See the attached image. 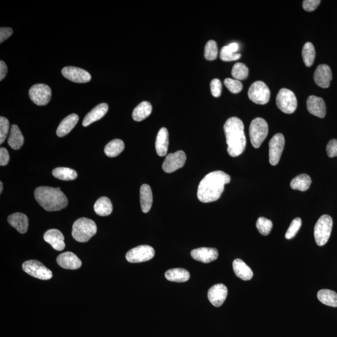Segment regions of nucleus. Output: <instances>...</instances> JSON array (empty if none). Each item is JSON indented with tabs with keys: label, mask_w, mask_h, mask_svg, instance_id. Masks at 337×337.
<instances>
[{
	"label": "nucleus",
	"mask_w": 337,
	"mask_h": 337,
	"mask_svg": "<svg viewBox=\"0 0 337 337\" xmlns=\"http://www.w3.org/2000/svg\"><path fill=\"white\" fill-rule=\"evenodd\" d=\"M231 182V177L222 170H216L206 175L199 183L198 198L203 203L214 202L220 198L225 184Z\"/></svg>",
	"instance_id": "nucleus-1"
},
{
	"label": "nucleus",
	"mask_w": 337,
	"mask_h": 337,
	"mask_svg": "<svg viewBox=\"0 0 337 337\" xmlns=\"http://www.w3.org/2000/svg\"><path fill=\"white\" fill-rule=\"evenodd\" d=\"M224 130L228 154L233 158L241 155L245 150L246 146L243 122L237 117L228 119L224 126Z\"/></svg>",
	"instance_id": "nucleus-2"
},
{
	"label": "nucleus",
	"mask_w": 337,
	"mask_h": 337,
	"mask_svg": "<svg viewBox=\"0 0 337 337\" xmlns=\"http://www.w3.org/2000/svg\"><path fill=\"white\" fill-rule=\"evenodd\" d=\"M35 198L38 203L49 212L63 210L68 204L67 198L59 187H37L35 191Z\"/></svg>",
	"instance_id": "nucleus-3"
},
{
	"label": "nucleus",
	"mask_w": 337,
	"mask_h": 337,
	"mask_svg": "<svg viewBox=\"0 0 337 337\" xmlns=\"http://www.w3.org/2000/svg\"><path fill=\"white\" fill-rule=\"evenodd\" d=\"M97 226L93 220L80 218L73 225L72 236L79 243H86L96 234Z\"/></svg>",
	"instance_id": "nucleus-4"
},
{
	"label": "nucleus",
	"mask_w": 337,
	"mask_h": 337,
	"mask_svg": "<svg viewBox=\"0 0 337 337\" xmlns=\"http://www.w3.org/2000/svg\"><path fill=\"white\" fill-rule=\"evenodd\" d=\"M269 132L266 121L261 118L254 119L251 122L249 127V136L253 148H259L261 144L266 138Z\"/></svg>",
	"instance_id": "nucleus-5"
},
{
	"label": "nucleus",
	"mask_w": 337,
	"mask_h": 337,
	"mask_svg": "<svg viewBox=\"0 0 337 337\" xmlns=\"http://www.w3.org/2000/svg\"><path fill=\"white\" fill-rule=\"evenodd\" d=\"M333 220L329 215H323L319 218L314 227V237L318 246L326 245L331 237Z\"/></svg>",
	"instance_id": "nucleus-6"
},
{
	"label": "nucleus",
	"mask_w": 337,
	"mask_h": 337,
	"mask_svg": "<svg viewBox=\"0 0 337 337\" xmlns=\"http://www.w3.org/2000/svg\"><path fill=\"white\" fill-rule=\"evenodd\" d=\"M277 106L280 110L286 114H293L297 108V100L295 94L291 90H280L276 98Z\"/></svg>",
	"instance_id": "nucleus-7"
},
{
	"label": "nucleus",
	"mask_w": 337,
	"mask_h": 337,
	"mask_svg": "<svg viewBox=\"0 0 337 337\" xmlns=\"http://www.w3.org/2000/svg\"><path fill=\"white\" fill-rule=\"evenodd\" d=\"M24 271L35 278L47 281L53 277V273L42 262L36 260L26 261L22 265Z\"/></svg>",
	"instance_id": "nucleus-8"
},
{
	"label": "nucleus",
	"mask_w": 337,
	"mask_h": 337,
	"mask_svg": "<svg viewBox=\"0 0 337 337\" xmlns=\"http://www.w3.org/2000/svg\"><path fill=\"white\" fill-rule=\"evenodd\" d=\"M248 96L253 103L263 105L269 101L270 92L264 83L258 81L253 83L249 87Z\"/></svg>",
	"instance_id": "nucleus-9"
},
{
	"label": "nucleus",
	"mask_w": 337,
	"mask_h": 337,
	"mask_svg": "<svg viewBox=\"0 0 337 337\" xmlns=\"http://www.w3.org/2000/svg\"><path fill=\"white\" fill-rule=\"evenodd\" d=\"M155 251L148 245L139 246L127 252L126 258L130 263H141L150 260L154 257Z\"/></svg>",
	"instance_id": "nucleus-10"
},
{
	"label": "nucleus",
	"mask_w": 337,
	"mask_h": 337,
	"mask_svg": "<svg viewBox=\"0 0 337 337\" xmlns=\"http://www.w3.org/2000/svg\"><path fill=\"white\" fill-rule=\"evenodd\" d=\"M29 96L31 100L37 105H46L51 100V89L46 84H35L30 89Z\"/></svg>",
	"instance_id": "nucleus-11"
},
{
	"label": "nucleus",
	"mask_w": 337,
	"mask_h": 337,
	"mask_svg": "<svg viewBox=\"0 0 337 337\" xmlns=\"http://www.w3.org/2000/svg\"><path fill=\"white\" fill-rule=\"evenodd\" d=\"M269 162L272 166H276L281 160L285 146L284 135L277 133L272 137L269 142Z\"/></svg>",
	"instance_id": "nucleus-12"
},
{
	"label": "nucleus",
	"mask_w": 337,
	"mask_h": 337,
	"mask_svg": "<svg viewBox=\"0 0 337 337\" xmlns=\"http://www.w3.org/2000/svg\"><path fill=\"white\" fill-rule=\"evenodd\" d=\"M186 155L184 151H178L168 154L164 161L163 169L166 173H172L183 167L186 163Z\"/></svg>",
	"instance_id": "nucleus-13"
},
{
	"label": "nucleus",
	"mask_w": 337,
	"mask_h": 337,
	"mask_svg": "<svg viewBox=\"0 0 337 337\" xmlns=\"http://www.w3.org/2000/svg\"><path fill=\"white\" fill-rule=\"evenodd\" d=\"M61 73L66 79L74 83H86L91 80V76L87 71L74 66H66Z\"/></svg>",
	"instance_id": "nucleus-14"
},
{
	"label": "nucleus",
	"mask_w": 337,
	"mask_h": 337,
	"mask_svg": "<svg viewBox=\"0 0 337 337\" xmlns=\"http://www.w3.org/2000/svg\"><path fill=\"white\" fill-rule=\"evenodd\" d=\"M227 287L222 284H215L208 291V298L210 302L216 307L221 306L227 298Z\"/></svg>",
	"instance_id": "nucleus-15"
},
{
	"label": "nucleus",
	"mask_w": 337,
	"mask_h": 337,
	"mask_svg": "<svg viewBox=\"0 0 337 337\" xmlns=\"http://www.w3.org/2000/svg\"><path fill=\"white\" fill-rule=\"evenodd\" d=\"M191 255L194 260L208 263L217 259L219 253L215 248H201L192 250Z\"/></svg>",
	"instance_id": "nucleus-16"
},
{
	"label": "nucleus",
	"mask_w": 337,
	"mask_h": 337,
	"mask_svg": "<svg viewBox=\"0 0 337 337\" xmlns=\"http://www.w3.org/2000/svg\"><path fill=\"white\" fill-rule=\"evenodd\" d=\"M332 74L328 65H320L315 70L314 80L318 86L322 88H328L331 85Z\"/></svg>",
	"instance_id": "nucleus-17"
},
{
	"label": "nucleus",
	"mask_w": 337,
	"mask_h": 337,
	"mask_svg": "<svg viewBox=\"0 0 337 337\" xmlns=\"http://www.w3.org/2000/svg\"><path fill=\"white\" fill-rule=\"evenodd\" d=\"M57 263L65 269L76 270L82 267V263L74 253L66 252L57 257Z\"/></svg>",
	"instance_id": "nucleus-18"
},
{
	"label": "nucleus",
	"mask_w": 337,
	"mask_h": 337,
	"mask_svg": "<svg viewBox=\"0 0 337 337\" xmlns=\"http://www.w3.org/2000/svg\"><path fill=\"white\" fill-rule=\"evenodd\" d=\"M308 112L320 118H324L326 115V103L321 98L315 96L308 97L307 101Z\"/></svg>",
	"instance_id": "nucleus-19"
},
{
	"label": "nucleus",
	"mask_w": 337,
	"mask_h": 337,
	"mask_svg": "<svg viewBox=\"0 0 337 337\" xmlns=\"http://www.w3.org/2000/svg\"><path fill=\"white\" fill-rule=\"evenodd\" d=\"M44 240L56 251H61L65 248V237L58 229H49L45 232Z\"/></svg>",
	"instance_id": "nucleus-20"
},
{
	"label": "nucleus",
	"mask_w": 337,
	"mask_h": 337,
	"mask_svg": "<svg viewBox=\"0 0 337 337\" xmlns=\"http://www.w3.org/2000/svg\"><path fill=\"white\" fill-rule=\"evenodd\" d=\"M108 105L106 103H101L95 107L94 109H92V110L85 116L84 120H83V126H88L92 124V123L101 120V118L104 117L107 112H108Z\"/></svg>",
	"instance_id": "nucleus-21"
},
{
	"label": "nucleus",
	"mask_w": 337,
	"mask_h": 337,
	"mask_svg": "<svg viewBox=\"0 0 337 337\" xmlns=\"http://www.w3.org/2000/svg\"><path fill=\"white\" fill-rule=\"evenodd\" d=\"M9 224L15 228L21 234H25L28 231V218L23 213L16 212L9 216Z\"/></svg>",
	"instance_id": "nucleus-22"
},
{
	"label": "nucleus",
	"mask_w": 337,
	"mask_h": 337,
	"mask_svg": "<svg viewBox=\"0 0 337 337\" xmlns=\"http://www.w3.org/2000/svg\"><path fill=\"white\" fill-rule=\"evenodd\" d=\"M79 121V116L76 114L69 115L59 124L56 130L57 136L62 137L70 133Z\"/></svg>",
	"instance_id": "nucleus-23"
},
{
	"label": "nucleus",
	"mask_w": 337,
	"mask_h": 337,
	"mask_svg": "<svg viewBox=\"0 0 337 337\" xmlns=\"http://www.w3.org/2000/svg\"><path fill=\"white\" fill-rule=\"evenodd\" d=\"M168 146V132L166 127L159 130L155 144L156 150L161 157L167 154Z\"/></svg>",
	"instance_id": "nucleus-24"
},
{
	"label": "nucleus",
	"mask_w": 337,
	"mask_h": 337,
	"mask_svg": "<svg viewBox=\"0 0 337 337\" xmlns=\"http://www.w3.org/2000/svg\"><path fill=\"white\" fill-rule=\"evenodd\" d=\"M233 269L235 274L243 281H250L253 277V272L251 268L243 260L237 258L233 262Z\"/></svg>",
	"instance_id": "nucleus-25"
},
{
	"label": "nucleus",
	"mask_w": 337,
	"mask_h": 337,
	"mask_svg": "<svg viewBox=\"0 0 337 337\" xmlns=\"http://www.w3.org/2000/svg\"><path fill=\"white\" fill-rule=\"evenodd\" d=\"M140 201L142 212L148 213L151 210L153 201V192L149 185H142L140 189Z\"/></svg>",
	"instance_id": "nucleus-26"
},
{
	"label": "nucleus",
	"mask_w": 337,
	"mask_h": 337,
	"mask_svg": "<svg viewBox=\"0 0 337 337\" xmlns=\"http://www.w3.org/2000/svg\"><path fill=\"white\" fill-rule=\"evenodd\" d=\"M8 143L11 148L18 150L24 144V137L17 125H12L9 132Z\"/></svg>",
	"instance_id": "nucleus-27"
},
{
	"label": "nucleus",
	"mask_w": 337,
	"mask_h": 337,
	"mask_svg": "<svg viewBox=\"0 0 337 337\" xmlns=\"http://www.w3.org/2000/svg\"><path fill=\"white\" fill-rule=\"evenodd\" d=\"M165 277L168 281L181 283L189 281L190 274L186 269L176 268L168 270L166 272Z\"/></svg>",
	"instance_id": "nucleus-28"
},
{
	"label": "nucleus",
	"mask_w": 337,
	"mask_h": 337,
	"mask_svg": "<svg viewBox=\"0 0 337 337\" xmlns=\"http://www.w3.org/2000/svg\"><path fill=\"white\" fill-rule=\"evenodd\" d=\"M94 210L100 216L110 215L113 212V205L110 199L106 197H101L94 205Z\"/></svg>",
	"instance_id": "nucleus-29"
},
{
	"label": "nucleus",
	"mask_w": 337,
	"mask_h": 337,
	"mask_svg": "<svg viewBox=\"0 0 337 337\" xmlns=\"http://www.w3.org/2000/svg\"><path fill=\"white\" fill-rule=\"evenodd\" d=\"M152 106L148 101H142L135 108L132 112V118L136 122H139L145 120L151 115L152 112Z\"/></svg>",
	"instance_id": "nucleus-30"
},
{
	"label": "nucleus",
	"mask_w": 337,
	"mask_h": 337,
	"mask_svg": "<svg viewBox=\"0 0 337 337\" xmlns=\"http://www.w3.org/2000/svg\"><path fill=\"white\" fill-rule=\"evenodd\" d=\"M317 298L323 304L337 307V294L336 292L329 289H322L318 293Z\"/></svg>",
	"instance_id": "nucleus-31"
},
{
	"label": "nucleus",
	"mask_w": 337,
	"mask_h": 337,
	"mask_svg": "<svg viewBox=\"0 0 337 337\" xmlns=\"http://www.w3.org/2000/svg\"><path fill=\"white\" fill-rule=\"evenodd\" d=\"M125 149V143L122 140L116 139L109 142L104 148V153L110 158L120 155Z\"/></svg>",
	"instance_id": "nucleus-32"
},
{
	"label": "nucleus",
	"mask_w": 337,
	"mask_h": 337,
	"mask_svg": "<svg viewBox=\"0 0 337 337\" xmlns=\"http://www.w3.org/2000/svg\"><path fill=\"white\" fill-rule=\"evenodd\" d=\"M312 183L309 175L302 174L294 177L291 182V187L294 190H298L300 191H307Z\"/></svg>",
	"instance_id": "nucleus-33"
},
{
	"label": "nucleus",
	"mask_w": 337,
	"mask_h": 337,
	"mask_svg": "<svg viewBox=\"0 0 337 337\" xmlns=\"http://www.w3.org/2000/svg\"><path fill=\"white\" fill-rule=\"evenodd\" d=\"M52 174L57 179L63 180H75L78 177L77 171L69 168H56L53 170Z\"/></svg>",
	"instance_id": "nucleus-34"
},
{
	"label": "nucleus",
	"mask_w": 337,
	"mask_h": 337,
	"mask_svg": "<svg viewBox=\"0 0 337 337\" xmlns=\"http://www.w3.org/2000/svg\"><path fill=\"white\" fill-rule=\"evenodd\" d=\"M303 62L307 67H310L314 64L315 58V50L314 45L310 42H306L302 49Z\"/></svg>",
	"instance_id": "nucleus-35"
},
{
	"label": "nucleus",
	"mask_w": 337,
	"mask_h": 337,
	"mask_svg": "<svg viewBox=\"0 0 337 337\" xmlns=\"http://www.w3.org/2000/svg\"><path fill=\"white\" fill-rule=\"evenodd\" d=\"M232 76L235 80H246L249 76V69L244 63H237L232 68Z\"/></svg>",
	"instance_id": "nucleus-36"
},
{
	"label": "nucleus",
	"mask_w": 337,
	"mask_h": 337,
	"mask_svg": "<svg viewBox=\"0 0 337 337\" xmlns=\"http://www.w3.org/2000/svg\"><path fill=\"white\" fill-rule=\"evenodd\" d=\"M256 227L261 234L267 236L272 231L273 224L271 220L266 218L259 217L256 223Z\"/></svg>",
	"instance_id": "nucleus-37"
},
{
	"label": "nucleus",
	"mask_w": 337,
	"mask_h": 337,
	"mask_svg": "<svg viewBox=\"0 0 337 337\" xmlns=\"http://www.w3.org/2000/svg\"><path fill=\"white\" fill-rule=\"evenodd\" d=\"M218 48L217 43L213 40H210L206 44L204 49V56L209 61L214 60L217 58Z\"/></svg>",
	"instance_id": "nucleus-38"
},
{
	"label": "nucleus",
	"mask_w": 337,
	"mask_h": 337,
	"mask_svg": "<svg viewBox=\"0 0 337 337\" xmlns=\"http://www.w3.org/2000/svg\"><path fill=\"white\" fill-rule=\"evenodd\" d=\"M241 54L232 50L229 46H225L220 51V58L224 61H232L238 60L241 58Z\"/></svg>",
	"instance_id": "nucleus-39"
},
{
	"label": "nucleus",
	"mask_w": 337,
	"mask_h": 337,
	"mask_svg": "<svg viewBox=\"0 0 337 337\" xmlns=\"http://www.w3.org/2000/svg\"><path fill=\"white\" fill-rule=\"evenodd\" d=\"M225 86L232 93L237 94L243 88V84L239 80L227 78L224 80Z\"/></svg>",
	"instance_id": "nucleus-40"
},
{
	"label": "nucleus",
	"mask_w": 337,
	"mask_h": 337,
	"mask_svg": "<svg viewBox=\"0 0 337 337\" xmlns=\"http://www.w3.org/2000/svg\"><path fill=\"white\" fill-rule=\"evenodd\" d=\"M301 225H302V220H301L300 218L297 217L294 219L293 222H291L288 230H287L286 234V238L287 239H291L295 237L299 229H300Z\"/></svg>",
	"instance_id": "nucleus-41"
},
{
	"label": "nucleus",
	"mask_w": 337,
	"mask_h": 337,
	"mask_svg": "<svg viewBox=\"0 0 337 337\" xmlns=\"http://www.w3.org/2000/svg\"><path fill=\"white\" fill-rule=\"evenodd\" d=\"M9 129V122L8 119L0 117V144H3L8 136Z\"/></svg>",
	"instance_id": "nucleus-42"
},
{
	"label": "nucleus",
	"mask_w": 337,
	"mask_h": 337,
	"mask_svg": "<svg viewBox=\"0 0 337 337\" xmlns=\"http://www.w3.org/2000/svg\"><path fill=\"white\" fill-rule=\"evenodd\" d=\"M211 91L213 97L219 98L222 92V83L219 79H213L211 82Z\"/></svg>",
	"instance_id": "nucleus-43"
},
{
	"label": "nucleus",
	"mask_w": 337,
	"mask_h": 337,
	"mask_svg": "<svg viewBox=\"0 0 337 337\" xmlns=\"http://www.w3.org/2000/svg\"><path fill=\"white\" fill-rule=\"evenodd\" d=\"M327 153L329 158L337 157V139H332L327 146Z\"/></svg>",
	"instance_id": "nucleus-44"
},
{
	"label": "nucleus",
	"mask_w": 337,
	"mask_h": 337,
	"mask_svg": "<svg viewBox=\"0 0 337 337\" xmlns=\"http://www.w3.org/2000/svg\"><path fill=\"white\" fill-rule=\"evenodd\" d=\"M320 3V0H305L303 1V8L307 11H313L317 9Z\"/></svg>",
	"instance_id": "nucleus-45"
},
{
	"label": "nucleus",
	"mask_w": 337,
	"mask_h": 337,
	"mask_svg": "<svg viewBox=\"0 0 337 337\" xmlns=\"http://www.w3.org/2000/svg\"><path fill=\"white\" fill-rule=\"evenodd\" d=\"M13 31L11 28H1L0 29V42H4L13 34Z\"/></svg>",
	"instance_id": "nucleus-46"
},
{
	"label": "nucleus",
	"mask_w": 337,
	"mask_h": 337,
	"mask_svg": "<svg viewBox=\"0 0 337 337\" xmlns=\"http://www.w3.org/2000/svg\"><path fill=\"white\" fill-rule=\"evenodd\" d=\"M9 161L8 151L4 148H0V165L4 166L8 165Z\"/></svg>",
	"instance_id": "nucleus-47"
},
{
	"label": "nucleus",
	"mask_w": 337,
	"mask_h": 337,
	"mask_svg": "<svg viewBox=\"0 0 337 337\" xmlns=\"http://www.w3.org/2000/svg\"><path fill=\"white\" fill-rule=\"evenodd\" d=\"M8 73V68L5 63L3 61H0V80L2 81L5 78Z\"/></svg>",
	"instance_id": "nucleus-48"
},
{
	"label": "nucleus",
	"mask_w": 337,
	"mask_h": 337,
	"mask_svg": "<svg viewBox=\"0 0 337 337\" xmlns=\"http://www.w3.org/2000/svg\"><path fill=\"white\" fill-rule=\"evenodd\" d=\"M228 46H229L230 48H231L232 51L236 52V53H237V51H238L239 45L238 44L236 43V42H232V43L228 45Z\"/></svg>",
	"instance_id": "nucleus-49"
},
{
	"label": "nucleus",
	"mask_w": 337,
	"mask_h": 337,
	"mask_svg": "<svg viewBox=\"0 0 337 337\" xmlns=\"http://www.w3.org/2000/svg\"><path fill=\"white\" fill-rule=\"evenodd\" d=\"M2 191H3V182H0V194H1Z\"/></svg>",
	"instance_id": "nucleus-50"
}]
</instances>
